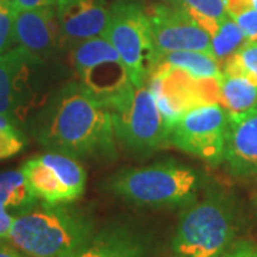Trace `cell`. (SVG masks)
I'll return each mask as SVG.
<instances>
[{"label": "cell", "instance_id": "cell-7", "mask_svg": "<svg viewBox=\"0 0 257 257\" xmlns=\"http://www.w3.org/2000/svg\"><path fill=\"white\" fill-rule=\"evenodd\" d=\"M229 111L220 103H204L183 113L170 126V143L213 166L224 162Z\"/></svg>", "mask_w": 257, "mask_h": 257}, {"label": "cell", "instance_id": "cell-1", "mask_svg": "<svg viewBox=\"0 0 257 257\" xmlns=\"http://www.w3.org/2000/svg\"><path fill=\"white\" fill-rule=\"evenodd\" d=\"M32 132L49 152L76 159L116 157L109 109L79 82L66 83L49 96L33 117Z\"/></svg>", "mask_w": 257, "mask_h": 257}, {"label": "cell", "instance_id": "cell-17", "mask_svg": "<svg viewBox=\"0 0 257 257\" xmlns=\"http://www.w3.org/2000/svg\"><path fill=\"white\" fill-rule=\"evenodd\" d=\"M156 66H167L180 69L200 79L219 77L221 69L217 59L204 52H163L157 53Z\"/></svg>", "mask_w": 257, "mask_h": 257}, {"label": "cell", "instance_id": "cell-29", "mask_svg": "<svg viewBox=\"0 0 257 257\" xmlns=\"http://www.w3.org/2000/svg\"><path fill=\"white\" fill-rule=\"evenodd\" d=\"M0 257H28L25 253H22L19 248L15 246H5V244H0Z\"/></svg>", "mask_w": 257, "mask_h": 257}, {"label": "cell", "instance_id": "cell-22", "mask_svg": "<svg viewBox=\"0 0 257 257\" xmlns=\"http://www.w3.org/2000/svg\"><path fill=\"white\" fill-rule=\"evenodd\" d=\"M26 146V138L18 124L0 113V160L19 155Z\"/></svg>", "mask_w": 257, "mask_h": 257}, {"label": "cell", "instance_id": "cell-31", "mask_svg": "<svg viewBox=\"0 0 257 257\" xmlns=\"http://www.w3.org/2000/svg\"><path fill=\"white\" fill-rule=\"evenodd\" d=\"M116 2H119V0H116Z\"/></svg>", "mask_w": 257, "mask_h": 257}, {"label": "cell", "instance_id": "cell-30", "mask_svg": "<svg viewBox=\"0 0 257 257\" xmlns=\"http://www.w3.org/2000/svg\"><path fill=\"white\" fill-rule=\"evenodd\" d=\"M254 206H256V210H257V193H256V196H254Z\"/></svg>", "mask_w": 257, "mask_h": 257}, {"label": "cell", "instance_id": "cell-5", "mask_svg": "<svg viewBox=\"0 0 257 257\" xmlns=\"http://www.w3.org/2000/svg\"><path fill=\"white\" fill-rule=\"evenodd\" d=\"M114 138L127 152L145 157L170 143V124L147 84H132L106 103Z\"/></svg>", "mask_w": 257, "mask_h": 257}, {"label": "cell", "instance_id": "cell-11", "mask_svg": "<svg viewBox=\"0 0 257 257\" xmlns=\"http://www.w3.org/2000/svg\"><path fill=\"white\" fill-rule=\"evenodd\" d=\"M157 53L204 52L211 55V39L196 19L172 5L157 3L147 10Z\"/></svg>", "mask_w": 257, "mask_h": 257}, {"label": "cell", "instance_id": "cell-25", "mask_svg": "<svg viewBox=\"0 0 257 257\" xmlns=\"http://www.w3.org/2000/svg\"><path fill=\"white\" fill-rule=\"evenodd\" d=\"M221 257H257V246L248 240L234 241Z\"/></svg>", "mask_w": 257, "mask_h": 257}, {"label": "cell", "instance_id": "cell-21", "mask_svg": "<svg viewBox=\"0 0 257 257\" xmlns=\"http://www.w3.org/2000/svg\"><path fill=\"white\" fill-rule=\"evenodd\" d=\"M221 72H237L257 80V40H244L224 62Z\"/></svg>", "mask_w": 257, "mask_h": 257}, {"label": "cell", "instance_id": "cell-19", "mask_svg": "<svg viewBox=\"0 0 257 257\" xmlns=\"http://www.w3.org/2000/svg\"><path fill=\"white\" fill-rule=\"evenodd\" d=\"M169 5L187 12L210 35L217 23L229 16L224 0H165Z\"/></svg>", "mask_w": 257, "mask_h": 257}, {"label": "cell", "instance_id": "cell-2", "mask_svg": "<svg viewBox=\"0 0 257 257\" xmlns=\"http://www.w3.org/2000/svg\"><path fill=\"white\" fill-rule=\"evenodd\" d=\"M94 233L89 210L72 203H43L13 217L8 239L28 257H76Z\"/></svg>", "mask_w": 257, "mask_h": 257}, {"label": "cell", "instance_id": "cell-9", "mask_svg": "<svg viewBox=\"0 0 257 257\" xmlns=\"http://www.w3.org/2000/svg\"><path fill=\"white\" fill-rule=\"evenodd\" d=\"M22 172L33 194L49 204L76 202L86 189L87 175L79 159L59 152L29 159Z\"/></svg>", "mask_w": 257, "mask_h": 257}, {"label": "cell", "instance_id": "cell-10", "mask_svg": "<svg viewBox=\"0 0 257 257\" xmlns=\"http://www.w3.org/2000/svg\"><path fill=\"white\" fill-rule=\"evenodd\" d=\"M43 64V60L19 46L0 55V113L16 124L28 113Z\"/></svg>", "mask_w": 257, "mask_h": 257}, {"label": "cell", "instance_id": "cell-24", "mask_svg": "<svg viewBox=\"0 0 257 257\" xmlns=\"http://www.w3.org/2000/svg\"><path fill=\"white\" fill-rule=\"evenodd\" d=\"M241 30L246 40H257V10L246 9L230 15Z\"/></svg>", "mask_w": 257, "mask_h": 257}, {"label": "cell", "instance_id": "cell-26", "mask_svg": "<svg viewBox=\"0 0 257 257\" xmlns=\"http://www.w3.org/2000/svg\"><path fill=\"white\" fill-rule=\"evenodd\" d=\"M224 2H226L229 16L246 9L257 10V0H224Z\"/></svg>", "mask_w": 257, "mask_h": 257}, {"label": "cell", "instance_id": "cell-28", "mask_svg": "<svg viewBox=\"0 0 257 257\" xmlns=\"http://www.w3.org/2000/svg\"><path fill=\"white\" fill-rule=\"evenodd\" d=\"M12 2L19 9H36L43 6H52L56 3V0H12Z\"/></svg>", "mask_w": 257, "mask_h": 257}, {"label": "cell", "instance_id": "cell-32", "mask_svg": "<svg viewBox=\"0 0 257 257\" xmlns=\"http://www.w3.org/2000/svg\"><path fill=\"white\" fill-rule=\"evenodd\" d=\"M176 257H180V256H176Z\"/></svg>", "mask_w": 257, "mask_h": 257}, {"label": "cell", "instance_id": "cell-13", "mask_svg": "<svg viewBox=\"0 0 257 257\" xmlns=\"http://www.w3.org/2000/svg\"><path fill=\"white\" fill-rule=\"evenodd\" d=\"M63 47H76L93 37L104 36L109 23L106 0H56Z\"/></svg>", "mask_w": 257, "mask_h": 257}, {"label": "cell", "instance_id": "cell-14", "mask_svg": "<svg viewBox=\"0 0 257 257\" xmlns=\"http://www.w3.org/2000/svg\"><path fill=\"white\" fill-rule=\"evenodd\" d=\"M224 162L233 176H257V103L247 110L229 113Z\"/></svg>", "mask_w": 257, "mask_h": 257}, {"label": "cell", "instance_id": "cell-4", "mask_svg": "<svg viewBox=\"0 0 257 257\" xmlns=\"http://www.w3.org/2000/svg\"><path fill=\"white\" fill-rule=\"evenodd\" d=\"M240 227L241 210L236 199L220 189H210L183 209L172 248L180 257H221Z\"/></svg>", "mask_w": 257, "mask_h": 257}, {"label": "cell", "instance_id": "cell-12", "mask_svg": "<svg viewBox=\"0 0 257 257\" xmlns=\"http://www.w3.org/2000/svg\"><path fill=\"white\" fill-rule=\"evenodd\" d=\"M15 43L46 62L63 47L55 5L36 9H15Z\"/></svg>", "mask_w": 257, "mask_h": 257}, {"label": "cell", "instance_id": "cell-6", "mask_svg": "<svg viewBox=\"0 0 257 257\" xmlns=\"http://www.w3.org/2000/svg\"><path fill=\"white\" fill-rule=\"evenodd\" d=\"M104 37L121 57L130 82L135 86L146 84L155 70L157 56L147 10L132 0L114 2L109 8Z\"/></svg>", "mask_w": 257, "mask_h": 257}, {"label": "cell", "instance_id": "cell-16", "mask_svg": "<svg viewBox=\"0 0 257 257\" xmlns=\"http://www.w3.org/2000/svg\"><path fill=\"white\" fill-rule=\"evenodd\" d=\"M219 103L229 113H240L257 103V80L237 72H221Z\"/></svg>", "mask_w": 257, "mask_h": 257}, {"label": "cell", "instance_id": "cell-8", "mask_svg": "<svg viewBox=\"0 0 257 257\" xmlns=\"http://www.w3.org/2000/svg\"><path fill=\"white\" fill-rule=\"evenodd\" d=\"M72 50L77 82L104 104L133 84L121 57L104 36L89 39Z\"/></svg>", "mask_w": 257, "mask_h": 257}, {"label": "cell", "instance_id": "cell-3", "mask_svg": "<svg viewBox=\"0 0 257 257\" xmlns=\"http://www.w3.org/2000/svg\"><path fill=\"white\" fill-rule=\"evenodd\" d=\"M202 186L196 169L166 160L121 169L106 180L104 189L138 207L184 209L197 200Z\"/></svg>", "mask_w": 257, "mask_h": 257}, {"label": "cell", "instance_id": "cell-27", "mask_svg": "<svg viewBox=\"0 0 257 257\" xmlns=\"http://www.w3.org/2000/svg\"><path fill=\"white\" fill-rule=\"evenodd\" d=\"M13 214H10L3 206H0V239H8L12 223H13Z\"/></svg>", "mask_w": 257, "mask_h": 257}, {"label": "cell", "instance_id": "cell-20", "mask_svg": "<svg viewBox=\"0 0 257 257\" xmlns=\"http://www.w3.org/2000/svg\"><path fill=\"white\" fill-rule=\"evenodd\" d=\"M210 39L211 55L217 59V62H226L246 40L237 23L230 16L217 23L210 33Z\"/></svg>", "mask_w": 257, "mask_h": 257}, {"label": "cell", "instance_id": "cell-18", "mask_svg": "<svg viewBox=\"0 0 257 257\" xmlns=\"http://www.w3.org/2000/svg\"><path fill=\"white\" fill-rule=\"evenodd\" d=\"M37 197L29 187L28 180L20 170L0 173V206L9 209H28L36 203Z\"/></svg>", "mask_w": 257, "mask_h": 257}, {"label": "cell", "instance_id": "cell-23", "mask_svg": "<svg viewBox=\"0 0 257 257\" xmlns=\"http://www.w3.org/2000/svg\"><path fill=\"white\" fill-rule=\"evenodd\" d=\"M15 9L12 0H0V55L10 50L15 43Z\"/></svg>", "mask_w": 257, "mask_h": 257}, {"label": "cell", "instance_id": "cell-15", "mask_svg": "<svg viewBox=\"0 0 257 257\" xmlns=\"http://www.w3.org/2000/svg\"><path fill=\"white\" fill-rule=\"evenodd\" d=\"M150 237L130 223H111L94 233L76 257H149Z\"/></svg>", "mask_w": 257, "mask_h": 257}]
</instances>
